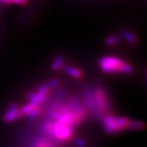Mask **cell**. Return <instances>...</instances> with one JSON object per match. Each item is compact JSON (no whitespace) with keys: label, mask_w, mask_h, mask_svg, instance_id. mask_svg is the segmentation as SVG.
Segmentation results:
<instances>
[{"label":"cell","mask_w":147,"mask_h":147,"mask_svg":"<svg viewBox=\"0 0 147 147\" xmlns=\"http://www.w3.org/2000/svg\"><path fill=\"white\" fill-rule=\"evenodd\" d=\"M146 127V124L140 120H130L129 125L127 129L128 130H132V131H140L144 129Z\"/></svg>","instance_id":"12"},{"label":"cell","mask_w":147,"mask_h":147,"mask_svg":"<svg viewBox=\"0 0 147 147\" xmlns=\"http://www.w3.org/2000/svg\"><path fill=\"white\" fill-rule=\"evenodd\" d=\"M93 103H94V115L95 116L101 117L106 115L110 109V104L108 96L105 90L100 88H96L92 91Z\"/></svg>","instance_id":"5"},{"label":"cell","mask_w":147,"mask_h":147,"mask_svg":"<svg viewBox=\"0 0 147 147\" xmlns=\"http://www.w3.org/2000/svg\"><path fill=\"white\" fill-rule=\"evenodd\" d=\"M76 146L78 147H85L86 146V143L84 142L83 139H81V138H78V139H76Z\"/></svg>","instance_id":"18"},{"label":"cell","mask_w":147,"mask_h":147,"mask_svg":"<svg viewBox=\"0 0 147 147\" xmlns=\"http://www.w3.org/2000/svg\"><path fill=\"white\" fill-rule=\"evenodd\" d=\"M122 34H123V38L126 40L127 42H129V43H135L136 41H137V37L136 35L131 32L130 30H123L122 32Z\"/></svg>","instance_id":"13"},{"label":"cell","mask_w":147,"mask_h":147,"mask_svg":"<svg viewBox=\"0 0 147 147\" xmlns=\"http://www.w3.org/2000/svg\"><path fill=\"white\" fill-rule=\"evenodd\" d=\"M74 127L61 122L48 119L42 124V131L57 142H66L73 136Z\"/></svg>","instance_id":"1"},{"label":"cell","mask_w":147,"mask_h":147,"mask_svg":"<svg viewBox=\"0 0 147 147\" xmlns=\"http://www.w3.org/2000/svg\"><path fill=\"white\" fill-rule=\"evenodd\" d=\"M0 3H4V4H9V3H11L10 0H0Z\"/></svg>","instance_id":"20"},{"label":"cell","mask_w":147,"mask_h":147,"mask_svg":"<svg viewBox=\"0 0 147 147\" xmlns=\"http://www.w3.org/2000/svg\"><path fill=\"white\" fill-rule=\"evenodd\" d=\"M21 118L20 116V112H19V108L18 106L15 104H11L7 110H6L4 115L3 116V120L6 123H11V122H14L17 119Z\"/></svg>","instance_id":"8"},{"label":"cell","mask_w":147,"mask_h":147,"mask_svg":"<svg viewBox=\"0 0 147 147\" xmlns=\"http://www.w3.org/2000/svg\"><path fill=\"white\" fill-rule=\"evenodd\" d=\"M64 63H65V59L62 56L59 55L57 56L55 59L53 60L51 65V68L53 71H58L64 66Z\"/></svg>","instance_id":"11"},{"label":"cell","mask_w":147,"mask_h":147,"mask_svg":"<svg viewBox=\"0 0 147 147\" xmlns=\"http://www.w3.org/2000/svg\"><path fill=\"white\" fill-rule=\"evenodd\" d=\"M130 119L124 116L105 115L102 119L104 130L108 134H115L126 130L128 127Z\"/></svg>","instance_id":"4"},{"label":"cell","mask_w":147,"mask_h":147,"mask_svg":"<svg viewBox=\"0 0 147 147\" xmlns=\"http://www.w3.org/2000/svg\"><path fill=\"white\" fill-rule=\"evenodd\" d=\"M98 65L100 69L106 74H131L133 70L131 64L123 59L113 56H105L100 58Z\"/></svg>","instance_id":"2"},{"label":"cell","mask_w":147,"mask_h":147,"mask_svg":"<svg viewBox=\"0 0 147 147\" xmlns=\"http://www.w3.org/2000/svg\"><path fill=\"white\" fill-rule=\"evenodd\" d=\"M64 71L67 75L72 77L74 79H80L83 76V71L80 69L71 66V65H66L64 67Z\"/></svg>","instance_id":"10"},{"label":"cell","mask_w":147,"mask_h":147,"mask_svg":"<svg viewBox=\"0 0 147 147\" xmlns=\"http://www.w3.org/2000/svg\"><path fill=\"white\" fill-rule=\"evenodd\" d=\"M120 41V36L118 34H113L107 37L105 39V43L109 46H114Z\"/></svg>","instance_id":"14"},{"label":"cell","mask_w":147,"mask_h":147,"mask_svg":"<svg viewBox=\"0 0 147 147\" xmlns=\"http://www.w3.org/2000/svg\"><path fill=\"white\" fill-rule=\"evenodd\" d=\"M60 84V80L58 79H50L49 81H47V83L45 84V85L47 86V88L49 90L55 89L56 88H57Z\"/></svg>","instance_id":"16"},{"label":"cell","mask_w":147,"mask_h":147,"mask_svg":"<svg viewBox=\"0 0 147 147\" xmlns=\"http://www.w3.org/2000/svg\"><path fill=\"white\" fill-rule=\"evenodd\" d=\"M49 91L50 90L47 88V86L45 84H43V85L39 86L38 88H37L35 92H29L27 94V98L30 100V101L34 102L38 105H40L47 99Z\"/></svg>","instance_id":"7"},{"label":"cell","mask_w":147,"mask_h":147,"mask_svg":"<svg viewBox=\"0 0 147 147\" xmlns=\"http://www.w3.org/2000/svg\"><path fill=\"white\" fill-rule=\"evenodd\" d=\"M65 105L67 106L69 110L71 111L78 124L82 123L87 118L88 111L86 107L84 106L82 102L76 98H70L69 99Z\"/></svg>","instance_id":"6"},{"label":"cell","mask_w":147,"mask_h":147,"mask_svg":"<svg viewBox=\"0 0 147 147\" xmlns=\"http://www.w3.org/2000/svg\"><path fill=\"white\" fill-rule=\"evenodd\" d=\"M10 2L12 3L19 4V5H24L27 3V0H10Z\"/></svg>","instance_id":"19"},{"label":"cell","mask_w":147,"mask_h":147,"mask_svg":"<svg viewBox=\"0 0 147 147\" xmlns=\"http://www.w3.org/2000/svg\"><path fill=\"white\" fill-rule=\"evenodd\" d=\"M34 147H52L49 143L46 140H42V139H38L35 143Z\"/></svg>","instance_id":"17"},{"label":"cell","mask_w":147,"mask_h":147,"mask_svg":"<svg viewBox=\"0 0 147 147\" xmlns=\"http://www.w3.org/2000/svg\"><path fill=\"white\" fill-rule=\"evenodd\" d=\"M84 100L86 109H88V110H89L91 113L94 114V103L92 91H90L89 89L84 91Z\"/></svg>","instance_id":"9"},{"label":"cell","mask_w":147,"mask_h":147,"mask_svg":"<svg viewBox=\"0 0 147 147\" xmlns=\"http://www.w3.org/2000/svg\"><path fill=\"white\" fill-rule=\"evenodd\" d=\"M41 112H42V107H41V105H37L36 107H34L33 110L28 114L26 115L27 118H29V119H35L36 117L39 115L40 114H41Z\"/></svg>","instance_id":"15"},{"label":"cell","mask_w":147,"mask_h":147,"mask_svg":"<svg viewBox=\"0 0 147 147\" xmlns=\"http://www.w3.org/2000/svg\"><path fill=\"white\" fill-rule=\"evenodd\" d=\"M48 115L53 120L61 122L72 127H74L78 124L71 111L63 104L54 103L48 110Z\"/></svg>","instance_id":"3"}]
</instances>
